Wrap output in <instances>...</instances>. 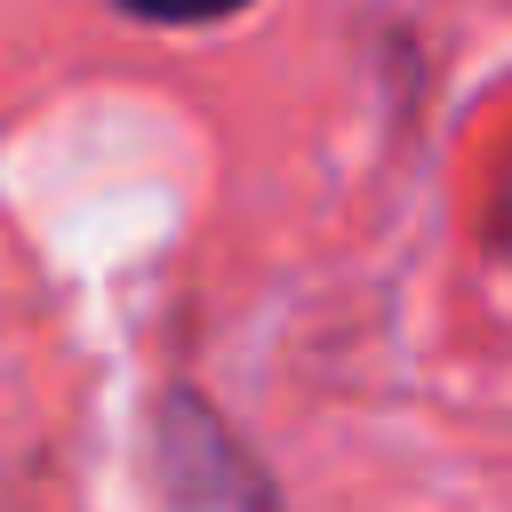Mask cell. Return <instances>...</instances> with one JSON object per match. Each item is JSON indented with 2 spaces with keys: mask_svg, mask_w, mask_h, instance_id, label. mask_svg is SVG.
<instances>
[{
  "mask_svg": "<svg viewBox=\"0 0 512 512\" xmlns=\"http://www.w3.org/2000/svg\"><path fill=\"white\" fill-rule=\"evenodd\" d=\"M160 480H168L176 512H272L264 472L240 456V440L200 400H168V416H160Z\"/></svg>",
  "mask_w": 512,
  "mask_h": 512,
  "instance_id": "cell-1",
  "label": "cell"
},
{
  "mask_svg": "<svg viewBox=\"0 0 512 512\" xmlns=\"http://www.w3.org/2000/svg\"><path fill=\"white\" fill-rule=\"evenodd\" d=\"M120 8L144 24H208V16H232L240 0H120Z\"/></svg>",
  "mask_w": 512,
  "mask_h": 512,
  "instance_id": "cell-2",
  "label": "cell"
}]
</instances>
